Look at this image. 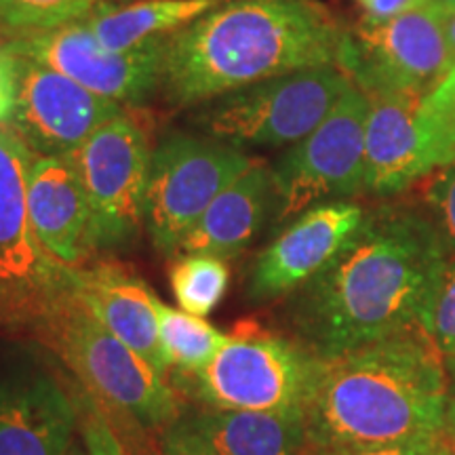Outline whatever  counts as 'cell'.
I'll return each instance as SVG.
<instances>
[{"instance_id":"obj_2","label":"cell","mask_w":455,"mask_h":455,"mask_svg":"<svg viewBox=\"0 0 455 455\" xmlns=\"http://www.w3.org/2000/svg\"><path fill=\"white\" fill-rule=\"evenodd\" d=\"M346 28L316 0H224L163 44L161 84L175 108L299 70L339 66Z\"/></svg>"},{"instance_id":"obj_22","label":"cell","mask_w":455,"mask_h":455,"mask_svg":"<svg viewBox=\"0 0 455 455\" xmlns=\"http://www.w3.org/2000/svg\"><path fill=\"white\" fill-rule=\"evenodd\" d=\"M158 344L171 373L201 371L224 348L228 333L209 325L201 316L171 308L158 301Z\"/></svg>"},{"instance_id":"obj_27","label":"cell","mask_w":455,"mask_h":455,"mask_svg":"<svg viewBox=\"0 0 455 455\" xmlns=\"http://www.w3.org/2000/svg\"><path fill=\"white\" fill-rule=\"evenodd\" d=\"M422 110L432 133L441 141L449 164L455 163V66L422 100Z\"/></svg>"},{"instance_id":"obj_3","label":"cell","mask_w":455,"mask_h":455,"mask_svg":"<svg viewBox=\"0 0 455 455\" xmlns=\"http://www.w3.org/2000/svg\"><path fill=\"white\" fill-rule=\"evenodd\" d=\"M443 356L422 327L318 358L306 405L308 449L392 445L447 430Z\"/></svg>"},{"instance_id":"obj_28","label":"cell","mask_w":455,"mask_h":455,"mask_svg":"<svg viewBox=\"0 0 455 455\" xmlns=\"http://www.w3.org/2000/svg\"><path fill=\"white\" fill-rule=\"evenodd\" d=\"M426 204L447 251L455 255V163L430 175L426 186Z\"/></svg>"},{"instance_id":"obj_12","label":"cell","mask_w":455,"mask_h":455,"mask_svg":"<svg viewBox=\"0 0 455 455\" xmlns=\"http://www.w3.org/2000/svg\"><path fill=\"white\" fill-rule=\"evenodd\" d=\"M164 38L116 53L100 44L84 21H74L55 30L7 41L3 49L64 74L101 98L121 106H140L161 84Z\"/></svg>"},{"instance_id":"obj_33","label":"cell","mask_w":455,"mask_h":455,"mask_svg":"<svg viewBox=\"0 0 455 455\" xmlns=\"http://www.w3.org/2000/svg\"><path fill=\"white\" fill-rule=\"evenodd\" d=\"M443 26H445V38L449 49H451L455 66V11H451V13H443Z\"/></svg>"},{"instance_id":"obj_32","label":"cell","mask_w":455,"mask_h":455,"mask_svg":"<svg viewBox=\"0 0 455 455\" xmlns=\"http://www.w3.org/2000/svg\"><path fill=\"white\" fill-rule=\"evenodd\" d=\"M355 3L365 13L363 17H369V20H388V17L432 4V0H355Z\"/></svg>"},{"instance_id":"obj_15","label":"cell","mask_w":455,"mask_h":455,"mask_svg":"<svg viewBox=\"0 0 455 455\" xmlns=\"http://www.w3.org/2000/svg\"><path fill=\"white\" fill-rule=\"evenodd\" d=\"M365 195L395 196L447 167V155L422 110L424 98L367 95Z\"/></svg>"},{"instance_id":"obj_25","label":"cell","mask_w":455,"mask_h":455,"mask_svg":"<svg viewBox=\"0 0 455 455\" xmlns=\"http://www.w3.org/2000/svg\"><path fill=\"white\" fill-rule=\"evenodd\" d=\"M419 327L436 346L447 373L455 375V255L447 253L426 298Z\"/></svg>"},{"instance_id":"obj_31","label":"cell","mask_w":455,"mask_h":455,"mask_svg":"<svg viewBox=\"0 0 455 455\" xmlns=\"http://www.w3.org/2000/svg\"><path fill=\"white\" fill-rule=\"evenodd\" d=\"M15 108V72L13 60L0 49V127H7Z\"/></svg>"},{"instance_id":"obj_34","label":"cell","mask_w":455,"mask_h":455,"mask_svg":"<svg viewBox=\"0 0 455 455\" xmlns=\"http://www.w3.org/2000/svg\"><path fill=\"white\" fill-rule=\"evenodd\" d=\"M447 432L449 436L455 441V390L449 395V405H447Z\"/></svg>"},{"instance_id":"obj_26","label":"cell","mask_w":455,"mask_h":455,"mask_svg":"<svg viewBox=\"0 0 455 455\" xmlns=\"http://www.w3.org/2000/svg\"><path fill=\"white\" fill-rule=\"evenodd\" d=\"M76 398L78 407V430H81L83 445L89 455H129L121 439L110 426L108 413L98 405L87 390Z\"/></svg>"},{"instance_id":"obj_20","label":"cell","mask_w":455,"mask_h":455,"mask_svg":"<svg viewBox=\"0 0 455 455\" xmlns=\"http://www.w3.org/2000/svg\"><path fill=\"white\" fill-rule=\"evenodd\" d=\"M181 422L213 455H306L308 432L299 411H226L207 409Z\"/></svg>"},{"instance_id":"obj_19","label":"cell","mask_w":455,"mask_h":455,"mask_svg":"<svg viewBox=\"0 0 455 455\" xmlns=\"http://www.w3.org/2000/svg\"><path fill=\"white\" fill-rule=\"evenodd\" d=\"M275 213L276 188L272 167L255 161L188 230L178 255H209L224 261L236 258L275 221Z\"/></svg>"},{"instance_id":"obj_10","label":"cell","mask_w":455,"mask_h":455,"mask_svg":"<svg viewBox=\"0 0 455 455\" xmlns=\"http://www.w3.org/2000/svg\"><path fill=\"white\" fill-rule=\"evenodd\" d=\"M74 169L81 178L91 209L98 251H124L144 230L150 141L135 118L106 123L74 150Z\"/></svg>"},{"instance_id":"obj_18","label":"cell","mask_w":455,"mask_h":455,"mask_svg":"<svg viewBox=\"0 0 455 455\" xmlns=\"http://www.w3.org/2000/svg\"><path fill=\"white\" fill-rule=\"evenodd\" d=\"M28 212L43 251L64 268H81L98 249L91 209L70 156L34 155L28 171Z\"/></svg>"},{"instance_id":"obj_4","label":"cell","mask_w":455,"mask_h":455,"mask_svg":"<svg viewBox=\"0 0 455 455\" xmlns=\"http://www.w3.org/2000/svg\"><path fill=\"white\" fill-rule=\"evenodd\" d=\"M81 379L98 405L144 430H167L181 418L169 379L61 291L32 325Z\"/></svg>"},{"instance_id":"obj_5","label":"cell","mask_w":455,"mask_h":455,"mask_svg":"<svg viewBox=\"0 0 455 455\" xmlns=\"http://www.w3.org/2000/svg\"><path fill=\"white\" fill-rule=\"evenodd\" d=\"M318 356L298 339L243 321L228 333L213 361L195 373L175 375L181 392L207 409L299 411L306 415Z\"/></svg>"},{"instance_id":"obj_9","label":"cell","mask_w":455,"mask_h":455,"mask_svg":"<svg viewBox=\"0 0 455 455\" xmlns=\"http://www.w3.org/2000/svg\"><path fill=\"white\" fill-rule=\"evenodd\" d=\"M339 68L365 95L426 98L453 68L443 11L435 4L348 28Z\"/></svg>"},{"instance_id":"obj_35","label":"cell","mask_w":455,"mask_h":455,"mask_svg":"<svg viewBox=\"0 0 455 455\" xmlns=\"http://www.w3.org/2000/svg\"><path fill=\"white\" fill-rule=\"evenodd\" d=\"M432 4L439 7L443 13H451V11H455V0H432Z\"/></svg>"},{"instance_id":"obj_1","label":"cell","mask_w":455,"mask_h":455,"mask_svg":"<svg viewBox=\"0 0 455 455\" xmlns=\"http://www.w3.org/2000/svg\"><path fill=\"white\" fill-rule=\"evenodd\" d=\"M447 253L430 215L367 213L331 264L289 295V325L318 358L411 331Z\"/></svg>"},{"instance_id":"obj_6","label":"cell","mask_w":455,"mask_h":455,"mask_svg":"<svg viewBox=\"0 0 455 455\" xmlns=\"http://www.w3.org/2000/svg\"><path fill=\"white\" fill-rule=\"evenodd\" d=\"M352 87L339 66L268 78L196 106L188 116L196 133L238 148L293 146L312 133Z\"/></svg>"},{"instance_id":"obj_30","label":"cell","mask_w":455,"mask_h":455,"mask_svg":"<svg viewBox=\"0 0 455 455\" xmlns=\"http://www.w3.org/2000/svg\"><path fill=\"white\" fill-rule=\"evenodd\" d=\"M163 455H213L201 441L188 430L181 418L173 426L164 430Z\"/></svg>"},{"instance_id":"obj_13","label":"cell","mask_w":455,"mask_h":455,"mask_svg":"<svg viewBox=\"0 0 455 455\" xmlns=\"http://www.w3.org/2000/svg\"><path fill=\"white\" fill-rule=\"evenodd\" d=\"M9 55L15 72V108L7 127L34 155H72L100 127L124 114V106L91 93L64 74L26 57Z\"/></svg>"},{"instance_id":"obj_21","label":"cell","mask_w":455,"mask_h":455,"mask_svg":"<svg viewBox=\"0 0 455 455\" xmlns=\"http://www.w3.org/2000/svg\"><path fill=\"white\" fill-rule=\"evenodd\" d=\"M224 0H133L123 7L101 4L84 26L108 51H129L169 36Z\"/></svg>"},{"instance_id":"obj_8","label":"cell","mask_w":455,"mask_h":455,"mask_svg":"<svg viewBox=\"0 0 455 455\" xmlns=\"http://www.w3.org/2000/svg\"><path fill=\"white\" fill-rule=\"evenodd\" d=\"M367 114V95L352 83L325 121L270 164L276 188L272 230L315 204L365 195Z\"/></svg>"},{"instance_id":"obj_23","label":"cell","mask_w":455,"mask_h":455,"mask_svg":"<svg viewBox=\"0 0 455 455\" xmlns=\"http://www.w3.org/2000/svg\"><path fill=\"white\" fill-rule=\"evenodd\" d=\"M169 283L180 310L204 318L224 299L230 272L224 259L209 255H178L169 270Z\"/></svg>"},{"instance_id":"obj_16","label":"cell","mask_w":455,"mask_h":455,"mask_svg":"<svg viewBox=\"0 0 455 455\" xmlns=\"http://www.w3.org/2000/svg\"><path fill=\"white\" fill-rule=\"evenodd\" d=\"M78 430L76 398L36 365L0 373V455H68Z\"/></svg>"},{"instance_id":"obj_36","label":"cell","mask_w":455,"mask_h":455,"mask_svg":"<svg viewBox=\"0 0 455 455\" xmlns=\"http://www.w3.org/2000/svg\"><path fill=\"white\" fill-rule=\"evenodd\" d=\"M68 455H89V453H87V449H84V445H76V443H74V445L70 447V451H68Z\"/></svg>"},{"instance_id":"obj_37","label":"cell","mask_w":455,"mask_h":455,"mask_svg":"<svg viewBox=\"0 0 455 455\" xmlns=\"http://www.w3.org/2000/svg\"><path fill=\"white\" fill-rule=\"evenodd\" d=\"M441 455H455V441L451 439V436H449V443H447V447L443 449V453Z\"/></svg>"},{"instance_id":"obj_7","label":"cell","mask_w":455,"mask_h":455,"mask_svg":"<svg viewBox=\"0 0 455 455\" xmlns=\"http://www.w3.org/2000/svg\"><path fill=\"white\" fill-rule=\"evenodd\" d=\"M258 158L243 148L203 133L171 131L152 150L144 230L164 258L180 244L207 207Z\"/></svg>"},{"instance_id":"obj_14","label":"cell","mask_w":455,"mask_h":455,"mask_svg":"<svg viewBox=\"0 0 455 455\" xmlns=\"http://www.w3.org/2000/svg\"><path fill=\"white\" fill-rule=\"evenodd\" d=\"M367 212L352 201L315 204L276 232L253 261L247 298L253 304L289 298L335 259L361 228Z\"/></svg>"},{"instance_id":"obj_24","label":"cell","mask_w":455,"mask_h":455,"mask_svg":"<svg viewBox=\"0 0 455 455\" xmlns=\"http://www.w3.org/2000/svg\"><path fill=\"white\" fill-rule=\"evenodd\" d=\"M106 0H0V36L7 41L49 32L93 15Z\"/></svg>"},{"instance_id":"obj_29","label":"cell","mask_w":455,"mask_h":455,"mask_svg":"<svg viewBox=\"0 0 455 455\" xmlns=\"http://www.w3.org/2000/svg\"><path fill=\"white\" fill-rule=\"evenodd\" d=\"M449 443V432L428 436V439H415L405 443H392V445H369V447H344L316 451L308 449L306 455H441Z\"/></svg>"},{"instance_id":"obj_17","label":"cell","mask_w":455,"mask_h":455,"mask_svg":"<svg viewBox=\"0 0 455 455\" xmlns=\"http://www.w3.org/2000/svg\"><path fill=\"white\" fill-rule=\"evenodd\" d=\"M64 291L100 325L123 339L169 379L158 344V299L152 289L116 264L66 268Z\"/></svg>"},{"instance_id":"obj_11","label":"cell","mask_w":455,"mask_h":455,"mask_svg":"<svg viewBox=\"0 0 455 455\" xmlns=\"http://www.w3.org/2000/svg\"><path fill=\"white\" fill-rule=\"evenodd\" d=\"M34 152L13 129L0 127V315L34 325L64 291L66 268L34 236L28 171Z\"/></svg>"}]
</instances>
